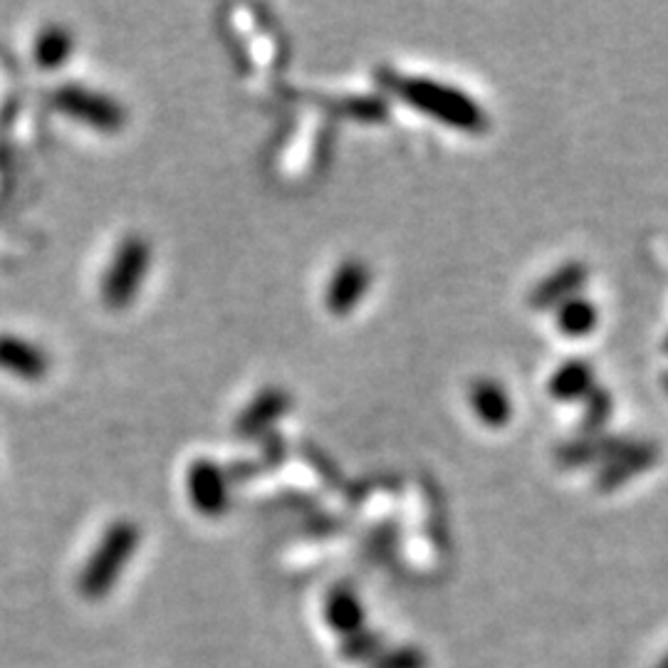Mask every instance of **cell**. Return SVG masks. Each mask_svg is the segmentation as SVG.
I'll list each match as a JSON object with an SVG mask.
<instances>
[{
  "label": "cell",
  "instance_id": "4",
  "mask_svg": "<svg viewBox=\"0 0 668 668\" xmlns=\"http://www.w3.org/2000/svg\"><path fill=\"white\" fill-rule=\"evenodd\" d=\"M53 105L59 112H65L67 117H73L87 127L99 129V132H117V129H122L127 122V112L122 105L114 102L112 97L79 85L55 89Z\"/></svg>",
  "mask_w": 668,
  "mask_h": 668
},
{
  "label": "cell",
  "instance_id": "5",
  "mask_svg": "<svg viewBox=\"0 0 668 668\" xmlns=\"http://www.w3.org/2000/svg\"><path fill=\"white\" fill-rule=\"evenodd\" d=\"M188 495L198 513L208 517H216L226 511L228 505V481L221 468L208 458H198V461L188 468Z\"/></svg>",
  "mask_w": 668,
  "mask_h": 668
},
{
  "label": "cell",
  "instance_id": "6",
  "mask_svg": "<svg viewBox=\"0 0 668 668\" xmlns=\"http://www.w3.org/2000/svg\"><path fill=\"white\" fill-rule=\"evenodd\" d=\"M372 285V271L362 261H344L337 267L330 285H327V310L332 315H347L364 300Z\"/></svg>",
  "mask_w": 668,
  "mask_h": 668
},
{
  "label": "cell",
  "instance_id": "7",
  "mask_svg": "<svg viewBox=\"0 0 668 668\" xmlns=\"http://www.w3.org/2000/svg\"><path fill=\"white\" fill-rule=\"evenodd\" d=\"M47 357L40 347L15 335H0V369L25 382H37L47 374Z\"/></svg>",
  "mask_w": 668,
  "mask_h": 668
},
{
  "label": "cell",
  "instance_id": "1",
  "mask_svg": "<svg viewBox=\"0 0 668 668\" xmlns=\"http://www.w3.org/2000/svg\"><path fill=\"white\" fill-rule=\"evenodd\" d=\"M392 85L404 102L416 107L418 112L434 117L436 122L466 129V132H478L483 127L481 109L473 105L471 97L458 92L456 87L434 83L428 77H396Z\"/></svg>",
  "mask_w": 668,
  "mask_h": 668
},
{
  "label": "cell",
  "instance_id": "3",
  "mask_svg": "<svg viewBox=\"0 0 668 668\" xmlns=\"http://www.w3.org/2000/svg\"><path fill=\"white\" fill-rule=\"evenodd\" d=\"M139 545V527L129 521L114 523L105 533L102 543L97 545V550L89 560L85 577H83V590L89 596H102L109 587L119 580V572L124 570L132 560V555Z\"/></svg>",
  "mask_w": 668,
  "mask_h": 668
},
{
  "label": "cell",
  "instance_id": "10",
  "mask_svg": "<svg viewBox=\"0 0 668 668\" xmlns=\"http://www.w3.org/2000/svg\"><path fill=\"white\" fill-rule=\"evenodd\" d=\"M471 404L475 416L488 426H503L511 416V402L505 392L493 382H478L471 388Z\"/></svg>",
  "mask_w": 668,
  "mask_h": 668
},
{
  "label": "cell",
  "instance_id": "12",
  "mask_svg": "<svg viewBox=\"0 0 668 668\" xmlns=\"http://www.w3.org/2000/svg\"><path fill=\"white\" fill-rule=\"evenodd\" d=\"M656 668H668V654L664 656V659L659 664H656Z\"/></svg>",
  "mask_w": 668,
  "mask_h": 668
},
{
  "label": "cell",
  "instance_id": "11",
  "mask_svg": "<svg viewBox=\"0 0 668 668\" xmlns=\"http://www.w3.org/2000/svg\"><path fill=\"white\" fill-rule=\"evenodd\" d=\"M362 606H359V600L347 590H339L330 596L327 602V620L335 626L337 632H342L347 636H354L359 624H362Z\"/></svg>",
  "mask_w": 668,
  "mask_h": 668
},
{
  "label": "cell",
  "instance_id": "2",
  "mask_svg": "<svg viewBox=\"0 0 668 668\" xmlns=\"http://www.w3.org/2000/svg\"><path fill=\"white\" fill-rule=\"evenodd\" d=\"M152 265V245L142 236H127L119 243L102 281V300L112 310L132 305Z\"/></svg>",
  "mask_w": 668,
  "mask_h": 668
},
{
  "label": "cell",
  "instance_id": "8",
  "mask_svg": "<svg viewBox=\"0 0 668 668\" xmlns=\"http://www.w3.org/2000/svg\"><path fill=\"white\" fill-rule=\"evenodd\" d=\"M291 406V396L283 388H265L258 394L245 412L238 418V428L245 434H258L261 428H267L273 421H277Z\"/></svg>",
  "mask_w": 668,
  "mask_h": 668
},
{
  "label": "cell",
  "instance_id": "9",
  "mask_svg": "<svg viewBox=\"0 0 668 668\" xmlns=\"http://www.w3.org/2000/svg\"><path fill=\"white\" fill-rule=\"evenodd\" d=\"M75 50V37L63 25H47L37 33L33 55L37 67L57 69L63 67Z\"/></svg>",
  "mask_w": 668,
  "mask_h": 668
}]
</instances>
